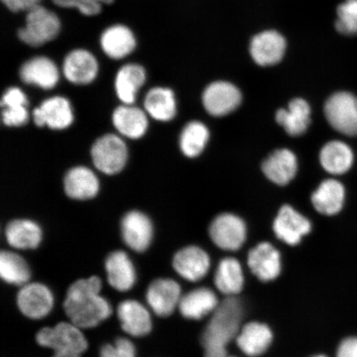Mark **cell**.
<instances>
[{
	"mask_svg": "<svg viewBox=\"0 0 357 357\" xmlns=\"http://www.w3.org/2000/svg\"><path fill=\"white\" fill-rule=\"evenodd\" d=\"M55 6L63 8H75L86 17H95L100 15L102 4L89 0H52Z\"/></svg>",
	"mask_w": 357,
	"mask_h": 357,
	"instance_id": "obj_38",
	"label": "cell"
},
{
	"mask_svg": "<svg viewBox=\"0 0 357 357\" xmlns=\"http://www.w3.org/2000/svg\"><path fill=\"white\" fill-rule=\"evenodd\" d=\"M80 329L71 322H61L54 327L40 329L36 340L40 346L54 352H73L82 355L87 350L88 342Z\"/></svg>",
	"mask_w": 357,
	"mask_h": 357,
	"instance_id": "obj_5",
	"label": "cell"
},
{
	"mask_svg": "<svg viewBox=\"0 0 357 357\" xmlns=\"http://www.w3.org/2000/svg\"><path fill=\"white\" fill-rule=\"evenodd\" d=\"M7 242L20 250L36 249L43 239V231L38 223L29 220H13L6 227Z\"/></svg>",
	"mask_w": 357,
	"mask_h": 357,
	"instance_id": "obj_31",
	"label": "cell"
},
{
	"mask_svg": "<svg viewBox=\"0 0 357 357\" xmlns=\"http://www.w3.org/2000/svg\"><path fill=\"white\" fill-rule=\"evenodd\" d=\"M214 284L223 296L236 297L243 291L245 278L242 265L234 257L220 261L214 274Z\"/></svg>",
	"mask_w": 357,
	"mask_h": 357,
	"instance_id": "obj_25",
	"label": "cell"
},
{
	"mask_svg": "<svg viewBox=\"0 0 357 357\" xmlns=\"http://www.w3.org/2000/svg\"><path fill=\"white\" fill-rule=\"evenodd\" d=\"M0 275L6 283L22 287L29 283L31 271L28 263L19 254L2 251L0 254Z\"/></svg>",
	"mask_w": 357,
	"mask_h": 357,
	"instance_id": "obj_35",
	"label": "cell"
},
{
	"mask_svg": "<svg viewBox=\"0 0 357 357\" xmlns=\"http://www.w3.org/2000/svg\"><path fill=\"white\" fill-rule=\"evenodd\" d=\"M208 234L218 248L235 252L242 248L247 240V227L238 216L233 213H222L211 222Z\"/></svg>",
	"mask_w": 357,
	"mask_h": 357,
	"instance_id": "obj_8",
	"label": "cell"
},
{
	"mask_svg": "<svg viewBox=\"0 0 357 357\" xmlns=\"http://www.w3.org/2000/svg\"><path fill=\"white\" fill-rule=\"evenodd\" d=\"M311 357H328V356H325V355H315V356H312Z\"/></svg>",
	"mask_w": 357,
	"mask_h": 357,
	"instance_id": "obj_44",
	"label": "cell"
},
{
	"mask_svg": "<svg viewBox=\"0 0 357 357\" xmlns=\"http://www.w3.org/2000/svg\"><path fill=\"white\" fill-rule=\"evenodd\" d=\"M17 305L22 314L31 319H42L50 314L54 298L50 289L41 283H28L17 294Z\"/></svg>",
	"mask_w": 357,
	"mask_h": 357,
	"instance_id": "obj_9",
	"label": "cell"
},
{
	"mask_svg": "<svg viewBox=\"0 0 357 357\" xmlns=\"http://www.w3.org/2000/svg\"><path fill=\"white\" fill-rule=\"evenodd\" d=\"M121 230L124 243L133 251L144 252L149 248L153 236V225L144 213H128L123 218Z\"/></svg>",
	"mask_w": 357,
	"mask_h": 357,
	"instance_id": "obj_18",
	"label": "cell"
},
{
	"mask_svg": "<svg viewBox=\"0 0 357 357\" xmlns=\"http://www.w3.org/2000/svg\"><path fill=\"white\" fill-rule=\"evenodd\" d=\"M336 357H357V337H349L341 342Z\"/></svg>",
	"mask_w": 357,
	"mask_h": 357,
	"instance_id": "obj_41",
	"label": "cell"
},
{
	"mask_svg": "<svg viewBox=\"0 0 357 357\" xmlns=\"http://www.w3.org/2000/svg\"><path fill=\"white\" fill-rule=\"evenodd\" d=\"M226 357H236V356H227Z\"/></svg>",
	"mask_w": 357,
	"mask_h": 357,
	"instance_id": "obj_45",
	"label": "cell"
},
{
	"mask_svg": "<svg viewBox=\"0 0 357 357\" xmlns=\"http://www.w3.org/2000/svg\"><path fill=\"white\" fill-rule=\"evenodd\" d=\"M172 265L182 278L190 282H197L208 273L211 261L204 249L197 245H188L175 254Z\"/></svg>",
	"mask_w": 357,
	"mask_h": 357,
	"instance_id": "obj_13",
	"label": "cell"
},
{
	"mask_svg": "<svg viewBox=\"0 0 357 357\" xmlns=\"http://www.w3.org/2000/svg\"><path fill=\"white\" fill-rule=\"evenodd\" d=\"M334 28L345 37L357 36V0H343L338 4Z\"/></svg>",
	"mask_w": 357,
	"mask_h": 357,
	"instance_id": "obj_37",
	"label": "cell"
},
{
	"mask_svg": "<svg viewBox=\"0 0 357 357\" xmlns=\"http://www.w3.org/2000/svg\"><path fill=\"white\" fill-rule=\"evenodd\" d=\"M33 119L38 127L47 126L55 130L68 128L74 120L70 102L60 96L45 100L33 111Z\"/></svg>",
	"mask_w": 357,
	"mask_h": 357,
	"instance_id": "obj_19",
	"label": "cell"
},
{
	"mask_svg": "<svg viewBox=\"0 0 357 357\" xmlns=\"http://www.w3.org/2000/svg\"><path fill=\"white\" fill-rule=\"evenodd\" d=\"M310 114V107L305 100L294 99L289 102L287 109L278 111L275 119L289 136L298 137L309 128Z\"/></svg>",
	"mask_w": 357,
	"mask_h": 357,
	"instance_id": "obj_28",
	"label": "cell"
},
{
	"mask_svg": "<svg viewBox=\"0 0 357 357\" xmlns=\"http://www.w3.org/2000/svg\"><path fill=\"white\" fill-rule=\"evenodd\" d=\"M61 21L55 12L42 4L26 12L25 25L17 30V38L29 47H38L54 41L61 32Z\"/></svg>",
	"mask_w": 357,
	"mask_h": 357,
	"instance_id": "obj_3",
	"label": "cell"
},
{
	"mask_svg": "<svg viewBox=\"0 0 357 357\" xmlns=\"http://www.w3.org/2000/svg\"><path fill=\"white\" fill-rule=\"evenodd\" d=\"M146 77L144 66L136 63L123 66L115 78V89L119 100L125 105L133 104L138 89L144 86Z\"/></svg>",
	"mask_w": 357,
	"mask_h": 357,
	"instance_id": "obj_29",
	"label": "cell"
},
{
	"mask_svg": "<svg viewBox=\"0 0 357 357\" xmlns=\"http://www.w3.org/2000/svg\"><path fill=\"white\" fill-rule=\"evenodd\" d=\"M208 137L209 132L203 123L195 121L187 124L180 138L182 153L188 158H196L204 151Z\"/></svg>",
	"mask_w": 357,
	"mask_h": 357,
	"instance_id": "obj_36",
	"label": "cell"
},
{
	"mask_svg": "<svg viewBox=\"0 0 357 357\" xmlns=\"http://www.w3.org/2000/svg\"><path fill=\"white\" fill-rule=\"evenodd\" d=\"M62 70L70 82L87 84L93 82L99 73V62L86 49H74L66 56Z\"/></svg>",
	"mask_w": 357,
	"mask_h": 357,
	"instance_id": "obj_15",
	"label": "cell"
},
{
	"mask_svg": "<svg viewBox=\"0 0 357 357\" xmlns=\"http://www.w3.org/2000/svg\"><path fill=\"white\" fill-rule=\"evenodd\" d=\"M89 1L97 2L102 3V6H105V4L114 3L115 0H89Z\"/></svg>",
	"mask_w": 357,
	"mask_h": 357,
	"instance_id": "obj_43",
	"label": "cell"
},
{
	"mask_svg": "<svg viewBox=\"0 0 357 357\" xmlns=\"http://www.w3.org/2000/svg\"><path fill=\"white\" fill-rule=\"evenodd\" d=\"M113 122L122 135L132 139L144 136L149 127V120L144 112L131 105L119 107L113 114Z\"/></svg>",
	"mask_w": 357,
	"mask_h": 357,
	"instance_id": "obj_32",
	"label": "cell"
},
{
	"mask_svg": "<svg viewBox=\"0 0 357 357\" xmlns=\"http://www.w3.org/2000/svg\"><path fill=\"white\" fill-rule=\"evenodd\" d=\"M220 303L211 289L201 287L182 296L178 309L184 318L199 320L213 314Z\"/></svg>",
	"mask_w": 357,
	"mask_h": 357,
	"instance_id": "obj_21",
	"label": "cell"
},
{
	"mask_svg": "<svg viewBox=\"0 0 357 357\" xmlns=\"http://www.w3.org/2000/svg\"><path fill=\"white\" fill-rule=\"evenodd\" d=\"M242 95L233 84L226 82H213L203 93L204 109L209 114L222 117L234 112L241 104Z\"/></svg>",
	"mask_w": 357,
	"mask_h": 357,
	"instance_id": "obj_12",
	"label": "cell"
},
{
	"mask_svg": "<svg viewBox=\"0 0 357 357\" xmlns=\"http://www.w3.org/2000/svg\"><path fill=\"white\" fill-rule=\"evenodd\" d=\"M105 269L109 284L118 291H128L136 282L135 267L123 251L110 253L106 259Z\"/></svg>",
	"mask_w": 357,
	"mask_h": 357,
	"instance_id": "obj_23",
	"label": "cell"
},
{
	"mask_svg": "<svg viewBox=\"0 0 357 357\" xmlns=\"http://www.w3.org/2000/svg\"><path fill=\"white\" fill-rule=\"evenodd\" d=\"M28 98L19 88H10L4 93L1 106L3 122L8 127H20L28 122Z\"/></svg>",
	"mask_w": 357,
	"mask_h": 357,
	"instance_id": "obj_33",
	"label": "cell"
},
{
	"mask_svg": "<svg viewBox=\"0 0 357 357\" xmlns=\"http://www.w3.org/2000/svg\"><path fill=\"white\" fill-rule=\"evenodd\" d=\"M320 162L326 172L332 175H342L349 171L354 162L351 147L341 141H332L320 151Z\"/></svg>",
	"mask_w": 357,
	"mask_h": 357,
	"instance_id": "obj_30",
	"label": "cell"
},
{
	"mask_svg": "<svg viewBox=\"0 0 357 357\" xmlns=\"http://www.w3.org/2000/svg\"><path fill=\"white\" fill-rule=\"evenodd\" d=\"M324 114L335 130L348 137L357 136V97L354 93H333L325 102Z\"/></svg>",
	"mask_w": 357,
	"mask_h": 357,
	"instance_id": "obj_6",
	"label": "cell"
},
{
	"mask_svg": "<svg viewBox=\"0 0 357 357\" xmlns=\"http://www.w3.org/2000/svg\"><path fill=\"white\" fill-rule=\"evenodd\" d=\"M100 357H136V348L128 339L120 337L114 345L102 346Z\"/></svg>",
	"mask_w": 357,
	"mask_h": 357,
	"instance_id": "obj_39",
	"label": "cell"
},
{
	"mask_svg": "<svg viewBox=\"0 0 357 357\" xmlns=\"http://www.w3.org/2000/svg\"><path fill=\"white\" fill-rule=\"evenodd\" d=\"M101 289L102 281L96 275L70 285L63 307L71 323L79 328H92L109 318L112 307L108 301L100 296Z\"/></svg>",
	"mask_w": 357,
	"mask_h": 357,
	"instance_id": "obj_1",
	"label": "cell"
},
{
	"mask_svg": "<svg viewBox=\"0 0 357 357\" xmlns=\"http://www.w3.org/2000/svg\"><path fill=\"white\" fill-rule=\"evenodd\" d=\"M1 2L12 13H26L40 6L42 0H1Z\"/></svg>",
	"mask_w": 357,
	"mask_h": 357,
	"instance_id": "obj_40",
	"label": "cell"
},
{
	"mask_svg": "<svg viewBox=\"0 0 357 357\" xmlns=\"http://www.w3.org/2000/svg\"><path fill=\"white\" fill-rule=\"evenodd\" d=\"M345 188L341 182L328 178L312 195V203L317 212L323 215H336L344 205Z\"/></svg>",
	"mask_w": 357,
	"mask_h": 357,
	"instance_id": "obj_27",
	"label": "cell"
},
{
	"mask_svg": "<svg viewBox=\"0 0 357 357\" xmlns=\"http://www.w3.org/2000/svg\"><path fill=\"white\" fill-rule=\"evenodd\" d=\"M248 266L252 274L262 282H270L278 279L282 271L280 252L267 242L259 243L250 250Z\"/></svg>",
	"mask_w": 357,
	"mask_h": 357,
	"instance_id": "obj_10",
	"label": "cell"
},
{
	"mask_svg": "<svg viewBox=\"0 0 357 357\" xmlns=\"http://www.w3.org/2000/svg\"><path fill=\"white\" fill-rule=\"evenodd\" d=\"M118 317L125 333L130 336L144 337L151 331L150 312L141 303L128 300L119 303Z\"/></svg>",
	"mask_w": 357,
	"mask_h": 357,
	"instance_id": "obj_22",
	"label": "cell"
},
{
	"mask_svg": "<svg viewBox=\"0 0 357 357\" xmlns=\"http://www.w3.org/2000/svg\"><path fill=\"white\" fill-rule=\"evenodd\" d=\"M273 339V332L269 326L257 321H252L242 325L235 342L245 356L258 357L266 354Z\"/></svg>",
	"mask_w": 357,
	"mask_h": 357,
	"instance_id": "obj_16",
	"label": "cell"
},
{
	"mask_svg": "<svg viewBox=\"0 0 357 357\" xmlns=\"http://www.w3.org/2000/svg\"><path fill=\"white\" fill-rule=\"evenodd\" d=\"M249 54L258 66H273L287 54L288 40L281 31L267 28L258 31L249 41Z\"/></svg>",
	"mask_w": 357,
	"mask_h": 357,
	"instance_id": "obj_4",
	"label": "cell"
},
{
	"mask_svg": "<svg viewBox=\"0 0 357 357\" xmlns=\"http://www.w3.org/2000/svg\"><path fill=\"white\" fill-rule=\"evenodd\" d=\"M144 105L147 113L158 121H169L176 114L175 96L169 89H151L147 93Z\"/></svg>",
	"mask_w": 357,
	"mask_h": 357,
	"instance_id": "obj_34",
	"label": "cell"
},
{
	"mask_svg": "<svg viewBox=\"0 0 357 357\" xmlns=\"http://www.w3.org/2000/svg\"><path fill=\"white\" fill-rule=\"evenodd\" d=\"M312 229L311 222L289 205L281 207L273 222L276 238L289 245H297Z\"/></svg>",
	"mask_w": 357,
	"mask_h": 357,
	"instance_id": "obj_11",
	"label": "cell"
},
{
	"mask_svg": "<svg viewBox=\"0 0 357 357\" xmlns=\"http://www.w3.org/2000/svg\"><path fill=\"white\" fill-rule=\"evenodd\" d=\"M243 303L238 297H227L218 305L201 334L204 357H226L227 346L235 340L244 318Z\"/></svg>",
	"mask_w": 357,
	"mask_h": 357,
	"instance_id": "obj_2",
	"label": "cell"
},
{
	"mask_svg": "<svg viewBox=\"0 0 357 357\" xmlns=\"http://www.w3.org/2000/svg\"><path fill=\"white\" fill-rule=\"evenodd\" d=\"M100 43L102 51L113 60H121L132 54L137 45L135 33L122 24L110 25L102 31Z\"/></svg>",
	"mask_w": 357,
	"mask_h": 357,
	"instance_id": "obj_17",
	"label": "cell"
},
{
	"mask_svg": "<svg viewBox=\"0 0 357 357\" xmlns=\"http://www.w3.org/2000/svg\"><path fill=\"white\" fill-rule=\"evenodd\" d=\"M298 163L296 155L288 149L274 151L262 164V171L276 185H285L296 175Z\"/></svg>",
	"mask_w": 357,
	"mask_h": 357,
	"instance_id": "obj_24",
	"label": "cell"
},
{
	"mask_svg": "<svg viewBox=\"0 0 357 357\" xmlns=\"http://www.w3.org/2000/svg\"><path fill=\"white\" fill-rule=\"evenodd\" d=\"M181 288L172 279H158L149 285L146 301L155 314L162 318L171 316L178 307Z\"/></svg>",
	"mask_w": 357,
	"mask_h": 357,
	"instance_id": "obj_14",
	"label": "cell"
},
{
	"mask_svg": "<svg viewBox=\"0 0 357 357\" xmlns=\"http://www.w3.org/2000/svg\"><path fill=\"white\" fill-rule=\"evenodd\" d=\"M91 155L96 167L107 175L122 171L128 160V149L124 142L113 134H107L93 144Z\"/></svg>",
	"mask_w": 357,
	"mask_h": 357,
	"instance_id": "obj_7",
	"label": "cell"
},
{
	"mask_svg": "<svg viewBox=\"0 0 357 357\" xmlns=\"http://www.w3.org/2000/svg\"><path fill=\"white\" fill-rule=\"evenodd\" d=\"M20 77L26 84L44 89L54 88L59 80V70L50 58L43 56L31 58L22 65Z\"/></svg>",
	"mask_w": 357,
	"mask_h": 357,
	"instance_id": "obj_20",
	"label": "cell"
},
{
	"mask_svg": "<svg viewBox=\"0 0 357 357\" xmlns=\"http://www.w3.org/2000/svg\"><path fill=\"white\" fill-rule=\"evenodd\" d=\"M52 357H82V355L73 354V352H54Z\"/></svg>",
	"mask_w": 357,
	"mask_h": 357,
	"instance_id": "obj_42",
	"label": "cell"
},
{
	"mask_svg": "<svg viewBox=\"0 0 357 357\" xmlns=\"http://www.w3.org/2000/svg\"><path fill=\"white\" fill-rule=\"evenodd\" d=\"M64 188L70 198L86 200L96 197L100 190V183L91 169L77 167L67 172Z\"/></svg>",
	"mask_w": 357,
	"mask_h": 357,
	"instance_id": "obj_26",
	"label": "cell"
}]
</instances>
